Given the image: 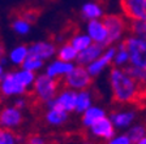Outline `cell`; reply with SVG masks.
I'll use <instances>...</instances> for the list:
<instances>
[{
    "mask_svg": "<svg viewBox=\"0 0 146 144\" xmlns=\"http://www.w3.org/2000/svg\"><path fill=\"white\" fill-rule=\"evenodd\" d=\"M16 78H17V81L20 82L21 84H24L25 87L26 86H29V84L31 83V82L34 81V74L31 70H22V72H18V73H15Z\"/></svg>",
    "mask_w": 146,
    "mask_h": 144,
    "instance_id": "4dcf8cb0",
    "label": "cell"
},
{
    "mask_svg": "<svg viewBox=\"0 0 146 144\" xmlns=\"http://www.w3.org/2000/svg\"><path fill=\"white\" fill-rule=\"evenodd\" d=\"M46 118L52 125H61V123H64L67 121L68 114H67V110H63V109H50Z\"/></svg>",
    "mask_w": 146,
    "mask_h": 144,
    "instance_id": "7402d4cb",
    "label": "cell"
},
{
    "mask_svg": "<svg viewBox=\"0 0 146 144\" xmlns=\"http://www.w3.org/2000/svg\"><path fill=\"white\" fill-rule=\"evenodd\" d=\"M104 49V44L102 43H93L88 48H85L84 51H81L77 56V64L80 65H86V64H91L95 61L98 57L102 56Z\"/></svg>",
    "mask_w": 146,
    "mask_h": 144,
    "instance_id": "ba28073f",
    "label": "cell"
},
{
    "mask_svg": "<svg viewBox=\"0 0 146 144\" xmlns=\"http://www.w3.org/2000/svg\"><path fill=\"white\" fill-rule=\"evenodd\" d=\"M136 144H146V136H145V138H142V139H141L140 141H137Z\"/></svg>",
    "mask_w": 146,
    "mask_h": 144,
    "instance_id": "8d00e7d4",
    "label": "cell"
},
{
    "mask_svg": "<svg viewBox=\"0 0 146 144\" xmlns=\"http://www.w3.org/2000/svg\"><path fill=\"white\" fill-rule=\"evenodd\" d=\"M103 117H106V113H104L103 109L93 107V108H89L88 110H85L84 118H82V123L85 126H91L95 121L100 120V118H103Z\"/></svg>",
    "mask_w": 146,
    "mask_h": 144,
    "instance_id": "ac0fdd59",
    "label": "cell"
},
{
    "mask_svg": "<svg viewBox=\"0 0 146 144\" xmlns=\"http://www.w3.org/2000/svg\"><path fill=\"white\" fill-rule=\"evenodd\" d=\"M29 144H44V141L39 136H31L29 138Z\"/></svg>",
    "mask_w": 146,
    "mask_h": 144,
    "instance_id": "836d02e7",
    "label": "cell"
},
{
    "mask_svg": "<svg viewBox=\"0 0 146 144\" xmlns=\"http://www.w3.org/2000/svg\"><path fill=\"white\" fill-rule=\"evenodd\" d=\"M1 77H3V68L0 65V79H1Z\"/></svg>",
    "mask_w": 146,
    "mask_h": 144,
    "instance_id": "74e56055",
    "label": "cell"
},
{
    "mask_svg": "<svg viewBox=\"0 0 146 144\" xmlns=\"http://www.w3.org/2000/svg\"><path fill=\"white\" fill-rule=\"evenodd\" d=\"M63 83L65 87L70 88H88L91 84V74L82 65H78L73 68L70 73H68Z\"/></svg>",
    "mask_w": 146,
    "mask_h": 144,
    "instance_id": "5b68a950",
    "label": "cell"
},
{
    "mask_svg": "<svg viewBox=\"0 0 146 144\" xmlns=\"http://www.w3.org/2000/svg\"><path fill=\"white\" fill-rule=\"evenodd\" d=\"M77 56H78V51H77V49L73 47L72 44L64 45L63 48H60V49H59V53H58L59 60L65 61V62H69V61L77 59Z\"/></svg>",
    "mask_w": 146,
    "mask_h": 144,
    "instance_id": "cb8c5ba5",
    "label": "cell"
},
{
    "mask_svg": "<svg viewBox=\"0 0 146 144\" xmlns=\"http://www.w3.org/2000/svg\"><path fill=\"white\" fill-rule=\"evenodd\" d=\"M90 108V96L88 92H81L77 95V104H76V110L77 112H85Z\"/></svg>",
    "mask_w": 146,
    "mask_h": 144,
    "instance_id": "f1b7e54d",
    "label": "cell"
},
{
    "mask_svg": "<svg viewBox=\"0 0 146 144\" xmlns=\"http://www.w3.org/2000/svg\"><path fill=\"white\" fill-rule=\"evenodd\" d=\"M61 79H56L47 74L39 75L34 82V91L33 95L36 96V100L42 103H48L54 99L55 93L60 87Z\"/></svg>",
    "mask_w": 146,
    "mask_h": 144,
    "instance_id": "7a4b0ae2",
    "label": "cell"
},
{
    "mask_svg": "<svg viewBox=\"0 0 146 144\" xmlns=\"http://www.w3.org/2000/svg\"><path fill=\"white\" fill-rule=\"evenodd\" d=\"M128 136L131 139L132 144H136L137 141H140L142 138L146 136V126L143 125H136V126H132L128 131Z\"/></svg>",
    "mask_w": 146,
    "mask_h": 144,
    "instance_id": "d4e9b609",
    "label": "cell"
},
{
    "mask_svg": "<svg viewBox=\"0 0 146 144\" xmlns=\"http://www.w3.org/2000/svg\"><path fill=\"white\" fill-rule=\"evenodd\" d=\"M103 22L107 27V31H108V42H107V45L112 44V43L121 39V36L125 34V30L128 29V22L119 14L104 16Z\"/></svg>",
    "mask_w": 146,
    "mask_h": 144,
    "instance_id": "277c9868",
    "label": "cell"
},
{
    "mask_svg": "<svg viewBox=\"0 0 146 144\" xmlns=\"http://www.w3.org/2000/svg\"><path fill=\"white\" fill-rule=\"evenodd\" d=\"M113 64L116 66H127L128 64H131V57H129V52L125 48L124 43H120L117 47V51H116V55L113 57Z\"/></svg>",
    "mask_w": 146,
    "mask_h": 144,
    "instance_id": "d6986e66",
    "label": "cell"
},
{
    "mask_svg": "<svg viewBox=\"0 0 146 144\" xmlns=\"http://www.w3.org/2000/svg\"><path fill=\"white\" fill-rule=\"evenodd\" d=\"M22 121V116L17 108H4L0 112V125L4 127H16Z\"/></svg>",
    "mask_w": 146,
    "mask_h": 144,
    "instance_id": "7c38bea8",
    "label": "cell"
},
{
    "mask_svg": "<svg viewBox=\"0 0 146 144\" xmlns=\"http://www.w3.org/2000/svg\"><path fill=\"white\" fill-rule=\"evenodd\" d=\"M73 70V65L72 64H68L65 61H56V62L51 64V65L47 68V75L50 77H58V75H63V74H68Z\"/></svg>",
    "mask_w": 146,
    "mask_h": 144,
    "instance_id": "2e32d148",
    "label": "cell"
},
{
    "mask_svg": "<svg viewBox=\"0 0 146 144\" xmlns=\"http://www.w3.org/2000/svg\"><path fill=\"white\" fill-rule=\"evenodd\" d=\"M88 31H89V36L95 43H102V44L107 45L108 31H107L104 22L98 21V20H90V22L88 25Z\"/></svg>",
    "mask_w": 146,
    "mask_h": 144,
    "instance_id": "52a82bcc",
    "label": "cell"
},
{
    "mask_svg": "<svg viewBox=\"0 0 146 144\" xmlns=\"http://www.w3.org/2000/svg\"><path fill=\"white\" fill-rule=\"evenodd\" d=\"M77 95L78 93L73 92V91H65L58 97L59 103L64 108V110L72 112L76 110V104H77Z\"/></svg>",
    "mask_w": 146,
    "mask_h": 144,
    "instance_id": "e0dca14e",
    "label": "cell"
},
{
    "mask_svg": "<svg viewBox=\"0 0 146 144\" xmlns=\"http://www.w3.org/2000/svg\"><path fill=\"white\" fill-rule=\"evenodd\" d=\"M12 27H13V30L18 34H26L27 31H29V29H30L29 22L25 21L24 18H20V17H17L15 21H13Z\"/></svg>",
    "mask_w": 146,
    "mask_h": 144,
    "instance_id": "1f68e13d",
    "label": "cell"
},
{
    "mask_svg": "<svg viewBox=\"0 0 146 144\" xmlns=\"http://www.w3.org/2000/svg\"><path fill=\"white\" fill-rule=\"evenodd\" d=\"M24 107H25V101H24V100H17V101H16V108H17V109L24 108Z\"/></svg>",
    "mask_w": 146,
    "mask_h": 144,
    "instance_id": "d590c367",
    "label": "cell"
},
{
    "mask_svg": "<svg viewBox=\"0 0 146 144\" xmlns=\"http://www.w3.org/2000/svg\"><path fill=\"white\" fill-rule=\"evenodd\" d=\"M20 138L13 134L8 127H1L0 129V144H16Z\"/></svg>",
    "mask_w": 146,
    "mask_h": 144,
    "instance_id": "f546056e",
    "label": "cell"
},
{
    "mask_svg": "<svg viewBox=\"0 0 146 144\" xmlns=\"http://www.w3.org/2000/svg\"><path fill=\"white\" fill-rule=\"evenodd\" d=\"M103 14L102 8L95 3H90V4H85L82 7V16L88 20H97L98 17Z\"/></svg>",
    "mask_w": 146,
    "mask_h": 144,
    "instance_id": "603a6c76",
    "label": "cell"
},
{
    "mask_svg": "<svg viewBox=\"0 0 146 144\" xmlns=\"http://www.w3.org/2000/svg\"><path fill=\"white\" fill-rule=\"evenodd\" d=\"M4 56H5V49H4L3 44L0 43V61H1V64L5 62V60H4Z\"/></svg>",
    "mask_w": 146,
    "mask_h": 144,
    "instance_id": "e575fe53",
    "label": "cell"
},
{
    "mask_svg": "<svg viewBox=\"0 0 146 144\" xmlns=\"http://www.w3.org/2000/svg\"><path fill=\"white\" fill-rule=\"evenodd\" d=\"M128 30L131 31L133 36L146 39V21H140V20H133L128 24Z\"/></svg>",
    "mask_w": 146,
    "mask_h": 144,
    "instance_id": "ffe728a7",
    "label": "cell"
},
{
    "mask_svg": "<svg viewBox=\"0 0 146 144\" xmlns=\"http://www.w3.org/2000/svg\"><path fill=\"white\" fill-rule=\"evenodd\" d=\"M107 144H132V141L129 139V136H128V134H124V135L110 139V141Z\"/></svg>",
    "mask_w": 146,
    "mask_h": 144,
    "instance_id": "d6a6232c",
    "label": "cell"
},
{
    "mask_svg": "<svg viewBox=\"0 0 146 144\" xmlns=\"http://www.w3.org/2000/svg\"><path fill=\"white\" fill-rule=\"evenodd\" d=\"M116 51H117V48H115V47L108 48L102 56L98 57L97 60L93 61V62L89 65V68H88L89 73H90L91 75L99 74V73L103 70V68H106L108 64H111L113 61V57H115V55H116Z\"/></svg>",
    "mask_w": 146,
    "mask_h": 144,
    "instance_id": "8fae6325",
    "label": "cell"
},
{
    "mask_svg": "<svg viewBox=\"0 0 146 144\" xmlns=\"http://www.w3.org/2000/svg\"><path fill=\"white\" fill-rule=\"evenodd\" d=\"M86 144H90V143H86Z\"/></svg>",
    "mask_w": 146,
    "mask_h": 144,
    "instance_id": "f35d334b",
    "label": "cell"
},
{
    "mask_svg": "<svg viewBox=\"0 0 146 144\" xmlns=\"http://www.w3.org/2000/svg\"><path fill=\"white\" fill-rule=\"evenodd\" d=\"M123 43L129 52L131 65L146 70V39H141V38L131 35Z\"/></svg>",
    "mask_w": 146,
    "mask_h": 144,
    "instance_id": "3957f363",
    "label": "cell"
},
{
    "mask_svg": "<svg viewBox=\"0 0 146 144\" xmlns=\"http://www.w3.org/2000/svg\"><path fill=\"white\" fill-rule=\"evenodd\" d=\"M124 69L127 70L128 74L137 82V84L140 86L141 95H142L146 91V70L141 69V68H137V66H134V65H131V64L125 66Z\"/></svg>",
    "mask_w": 146,
    "mask_h": 144,
    "instance_id": "9a60e30c",
    "label": "cell"
},
{
    "mask_svg": "<svg viewBox=\"0 0 146 144\" xmlns=\"http://www.w3.org/2000/svg\"><path fill=\"white\" fill-rule=\"evenodd\" d=\"M16 14H17V17L24 18L25 21L30 22V24H34V22L38 20V17H39L40 11L39 9H36V8L27 7V8H20Z\"/></svg>",
    "mask_w": 146,
    "mask_h": 144,
    "instance_id": "44dd1931",
    "label": "cell"
},
{
    "mask_svg": "<svg viewBox=\"0 0 146 144\" xmlns=\"http://www.w3.org/2000/svg\"><path fill=\"white\" fill-rule=\"evenodd\" d=\"M113 125L111 118L103 117L100 120L95 121L93 125H91V132L94 134L98 138H103V139H112L113 134H115V129H113Z\"/></svg>",
    "mask_w": 146,
    "mask_h": 144,
    "instance_id": "9c48e42d",
    "label": "cell"
},
{
    "mask_svg": "<svg viewBox=\"0 0 146 144\" xmlns=\"http://www.w3.org/2000/svg\"><path fill=\"white\" fill-rule=\"evenodd\" d=\"M110 82L112 88V99L119 104L134 103L141 95L140 86L137 82L127 73L125 69L113 68L110 73Z\"/></svg>",
    "mask_w": 146,
    "mask_h": 144,
    "instance_id": "6da1fadb",
    "label": "cell"
},
{
    "mask_svg": "<svg viewBox=\"0 0 146 144\" xmlns=\"http://www.w3.org/2000/svg\"><path fill=\"white\" fill-rule=\"evenodd\" d=\"M70 44L76 48L78 52H81V51H84L85 48H88L89 45L91 44V38L90 36H88V35L74 36V38L72 39V42H70Z\"/></svg>",
    "mask_w": 146,
    "mask_h": 144,
    "instance_id": "83f0119b",
    "label": "cell"
},
{
    "mask_svg": "<svg viewBox=\"0 0 146 144\" xmlns=\"http://www.w3.org/2000/svg\"><path fill=\"white\" fill-rule=\"evenodd\" d=\"M134 118H136V112L134 110L112 112V114H111V121L117 129H124V127L131 126Z\"/></svg>",
    "mask_w": 146,
    "mask_h": 144,
    "instance_id": "4fadbf2b",
    "label": "cell"
},
{
    "mask_svg": "<svg viewBox=\"0 0 146 144\" xmlns=\"http://www.w3.org/2000/svg\"><path fill=\"white\" fill-rule=\"evenodd\" d=\"M120 5L129 21H146V0H120Z\"/></svg>",
    "mask_w": 146,
    "mask_h": 144,
    "instance_id": "8992f818",
    "label": "cell"
},
{
    "mask_svg": "<svg viewBox=\"0 0 146 144\" xmlns=\"http://www.w3.org/2000/svg\"><path fill=\"white\" fill-rule=\"evenodd\" d=\"M29 53L35 55V56L40 57L42 60H44V59H48V57H51L55 53V47L51 43L39 42L29 48Z\"/></svg>",
    "mask_w": 146,
    "mask_h": 144,
    "instance_id": "5bb4252c",
    "label": "cell"
},
{
    "mask_svg": "<svg viewBox=\"0 0 146 144\" xmlns=\"http://www.w3.org/2000/svg\"><path fill=\"white\" fill-rule=\"evenodd\" d=\"M29 55V49H27L25 45H21V47L15 48L11 53V60L15 64H22L25 61V59Z\"/></svg>",
    "mask_w": 146,
    "mask_h": 144,
    "instance_id": "4316f807",
    "label": "cell"
},
{
    "mask_svg": "<svg viewBox=\"0 0 146 144\" xmlns=\"http://www.w3.org/2000/svg\"><path fill=\"white\" fill-rule=\"evenodd\" d=\"M1 92L4 95H16V93H24L25 92V86L21 84L17 81L15 73H8V74L1 77Z\"/></svg>",
    "mask_w": 146,
    "mask_h": 144,
    "instance_id": "30bf717a",
    "label": "cell"
},
{
    "mask_svg": "<svg viewBox=\"0 0 146 144\" xmlns=\"http://www.w3.org/2000/svg\"><path fill=\"white\" fill-rule=\"evenodd\" d=\"M42 65H43L42 59L35 56V55H30V53L27 55V57L25 59L24 62H22V68H24L25 70H31V72L39 69Z\"/></svg>",
    "mask_w": 146,
    "mask_h": 144,
    "instance_id": "484cf974",
    "label": "cell"
}]
</instances>
